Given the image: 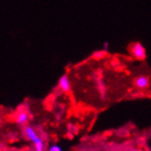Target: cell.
I'll return each mask as SVG.
<instances>
[{
	"mask_svg": "<svg viewBox=\"0 0 151 151\" xmlns=\"http://www.w3.org/2000/svg\"><path fill=\"white\" fill-rule=\"evenodd\" d=\"M24 136L27 137V140H30L33 144L34 151H45V142L43 141L41 137L37 135V132L32 126H27L24 128Z\"/></svg>",
	"mask_w": 151,
	"mask_h": 151,
	"instance_id": "1",
	"label": "cell"
},
{
	"mask_svg": "<svg viewBox=\"0 0 151 151\" xmlns=\"http://www.w3.org/2000/svg\"><path fill=\"white\" fill-rule=\"evenodd\" d=\"M130 54L132 55L134 58H136L138 60H144L147 57L146 48H145L141 43H134L130 46Z\"/></svg>",
	"mask_w": 151,
	"mask_h": 151,
	"instance_id": "2",
	"label": "cell"
},
{
	"mask_svg": "<svg viewBox=\"0 0 151 151\" xmlns=\"http://www.w3.org/2000/svg\"><path fill=\"white\" fill-rule=\"evenodd\" d=\"M58 88H59L63 92H65V93H67V92L70 91V89H71V84H70V80H69L68 76L67 75L61 76L59 81H58Z\"/></svg>",
	"mask_w": 151,
	"mask_h": 151,
	"instance_id": "3",
	"label": "cell"
},
{
	"mask_svg": "<svg viewBox=\"0 0 151 151\" xmlns=\"http://www.w3.org/2000/svg\"><path fill=\"white\" fill-rule=\"evenodd\" d=\"M135 86L138 89H146L149 86V78L147 76H138L135 79Z\"/></svg>",
	"mask_w": 151,
	"mask_h": 151,
	"instance_id": "4",
	"label": "cell"
},
{
	"mask_svg": "<svg viewBox=\"0 0 151 151\" xmlns=\"http://www.w3.org/2000/svg\"><path fill=\"white\" fill-rule=\"evenodd\" d=\"M29 119H30L29 113L25 112V111H21V112L18 113V115L15 117V123L18 125H24L29 122Z\"/></svg>",
	"mask_w": 151,
	"mask_h": 151,
	"instance_id": "5",
	"label": "cell"
},
{
	"mask_svg": "<svg viewBox=\"0 0 151 151\" xmlns=\"http://www.w3.org/2000/svg\"><path fill=\"white\" fill-rule=\"evenodd\" d=\"M46 151H63V149H61V147L59 146V145H50L48 148H47V150Z\"/></svg>",
	"mask_w": 151,
	"mask_h": 151,
	"instance_id": "6",
	"label": "cell"
},
{
	"mask_svg": "<svg viewBox=\"0 0 151 151\" xmlns=\"http://www.w3.org/2000/svg\"><path fill=\"white\" fill-rule=\"evenodd\" d=\"M77 129H78V128L76 127L75 125H72V124H69L68 125V130H69V132H72L73 134H75V135L77 134V132H78V130H77Z\"/></svg>",
	"mask_w": 151,
	"mask_h": 151,
	"instance_id": "7",
	"label": "cell"
},
{
	"mask_svg": "<svg viewBox=\"0 0 151 151\" xmlns=\"http://www.w3.org/2000/svg\"><path fill=\"white\" fill-rule=\"evenodd\" d=\"M66 136L68 137V139H72V138H73V137H75V134H73V132H67V134H66Z\"/></svg>",
	"mask_w": 151,
	"mask_h": 151,
	"instance_id": "8",
	"label": "cell"
},
{
	"mask_svg": "<svg viewBox=\"0 0 151 151\" xmlns=\"http://www.w3.org/2000/svg\"><path fill=\"white\" fill-rule=\"evenodd\" d=\"M103 50H104V52H107V49H109V43H107V42H105V43H104V46H103Z\"/></svg>",
	"mask_w": 151,
	"mask_h": 151,
	"instance_id": "9",
	"label": "cell"
},
{
	"mask_svg": "<svg viewBox=\"0 0 151 151\" xmlns=\"http://www.w3.org/2000/svg\"><path fill=\"white\" fill-rule=\"evenodd\" d=\"M27 151H34V150H27Z\"/></svg>",
	"mask_w": 151,
	"mask_h": 151,
	"instance_id": "10",
	"label": "cell"
}]
</instances>
